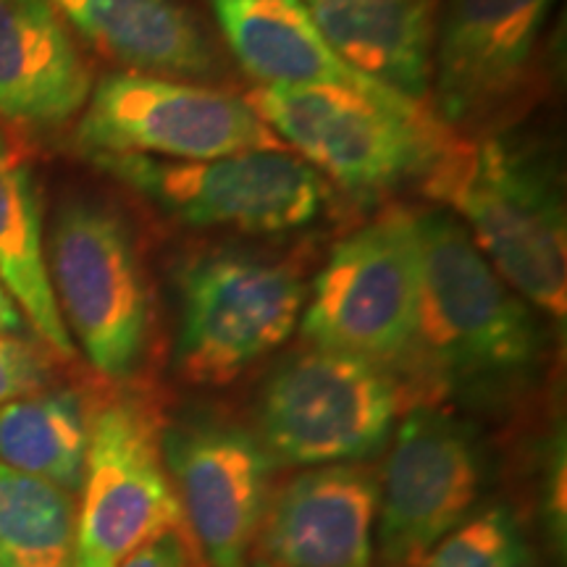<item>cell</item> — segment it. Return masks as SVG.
<instances>
[{"instance_id":"cell-1","label":"cell","mask_w":567,"mask_h":567,"mask_svg":"<svg viewBox=\"0 0 567 567\" xmlns=\"http://www.w3.org/2000/svg\"><path fill=\"white\" fill-rule=\"evenodd\" d=\"M421 313L410 358L450 392H499L538 368L544 337L528 305L494 271L450 210L415 216Z\"/></svg>"},{"instance_id":"cell-2","label":"cell","mask_w":567,"mask_h":567,"mask_svg":"<svg viewBox=\"0 0 567 567\" xmlns=\"http://www.w3.org/2000/svg\"><path fill=\"white\" fill-rule=\"evenodd\" d=\"M429 193L452 208L471 239L528 305L563 323L567 313V218L557 176L509 140L446 147Z\"/></svg>"},{"instance_id":"cell-3","label":"cell","mask_w":567,"mask_h":567,"mask_svg":"<svg viewBox=\"0 0 567 567\" xmlns=\"http://www.w3.org/2000/svg\"><path fill=\"white\" fill-rule=\"evenodd\" d=\"M421 281L415 213L389 210L331 250L305 300L302 337L375 365L405 363L417 331Z\"/></svg>"},{"instance_id":"cell-4","label":"cell","mask_w":567,"mask_h":567,"mask_svg":"<svg viewBox=\"0 0 567 567\" xmlns=\"http://www.w3.org/2000/svg\"><path fill=\"white\" fill-rule=\"evenodd\" d=\"M48 279L71 342L97 373L130 379L151 337V297L130 226L95 200H71L45 239Z\"/></svg>"},{"instance_id":"cell-5","label":"cell","mask_w":567,"mask_h":567,"mask_svg":"<svg viewBox=\"0 0 567 567\" xmlns=\"http://www.w3.org/2000/svg\"><path fill=\"white\" fill-rule=\"evenodd\" d=\"M402 389L384 365L310 347L260 394L258 439L274 465L363 463L394 434Z\"/></svg>"},{"instance_id":"cell-6","label":"cell","mask_w":567,"mask_h":567,"mask_svg":"<svg viewBox=\"0 0 567 567\" xmlns=\"http://www.w3.org/2000/svg\"><path fill=\"white\" fill-rule=\"evenodd\" d=\"M90 161L166 216L195 229L287 234L313 224L329 200L323 176L284 147L210 161L145 155H90Z\"/></svg>"},{"instance_id":"cell-7","label":"cell","mask_w":567,"mask_h":567,"mask_svg":"<svg viewBox=\"0 0 567 567\" xmlns=\"http://www.w3.org/2000/svg\"><path fill=\"white\" fill-rule=\"evenodd\" d=\"M308 287L292 266L218 250L179 276L176 368L197 386H224L287 342L300 326Z\"/></svg>"},{"instance_id":"cell-8","label":"cell","mask_w":567,"mask_h":567,"mask_svg":"<svg viewBox=\"0 0 567 567\" xmlns=\"http://www.w3.org/2000/svg\"><path fill=\"white\" fill-rule=\"evenodd\" d=\"M247 103L321 176L350 193H381L429 174L444 126L334 87H258Z\"/></svg>"},{"instance_id":"cell-9","label":"cell","mask_w":567,"mask_h":567,"mask_svg":"<svg viewBox=\"0 0 567 567\" xmlns=\"http://www.w3.org/2000/svg\"><path fill=\"white\" fill-rule=\"evenodd\" d=\"M90 155L210 161L234 153L281 151V140L247 101L197 82L118 71L92 84L76 124Z\"/></svg>"},{"instance_id":"cell-10","label":"cell","mask_w":567,"mask_h":567,"mask_svg":"<svg viewBox=\"0 0 567 567\" xmlns=\"http://www.w3.org/2000/svg\"><path fill=\"white\" fill-rule=\"evenodd\" d=\"M486 478L476 434L450 410L410 408L394 425L379 478V551L386 567L425 557L473 515Z\"/></svg>"},{"instance_id":"cell-11","label":"cell","mask_w":567,"mask_h":567,"mask_svg":"<svg viewBox=\"0 0 567 567\" xmlns=\"http://www.w3.org/2000/svg\"><path fill=\"white\" fill-rule=\"evenodd\" d=\"M76 494L74 567H118L153 538L184 526L158 423L140 402H113L92 417Z\"/></svg>"},{"instance_id":"cell-12","label":"cell","mask_w":567,"mask_h":567,"mask_svg":"<svg viewBox=\"0 0 567 567\" xmlns=\"http://www.w3.org/2000/svg\"><path fill=\"white\" fill-rule=\"evenodd\" d=\"M161 452L205 563L247 567L276 467L260 439L221 417H189L163 431Z\"/></svg>"},{"instance_id":"cell-13","label":"cell","mask_w":567,"mask_h":567,"mask_svg":"<svg viewBox=\"0 0 567 567\" xmlns=\"http://www.w3.org/2000/svg\"><path fill=\"white\" fill-rule=\"evenodd\" d=\"M557 0H446L439 11L431 87L434 118L473 130L515 103Z\"/></svg>"},{"instance_id":"cell-14","label":"cell","mask_w":567,"mask_h":567,"mask_svg":"<svg viewBox=\"0 0 567 567\" xmlns=\"http://www.w3.org/2000/svg\"><path fill=\"white\" fill-rule=\"evenodd\" d=\"M375 515L371 467H305L271 492L255 547L268 567H371Z\"/></svg>"},{"instance_id":"cell-15","label":"cell","mask_w":567,"mask_h":567,"mask_svg":"<svg viewBox=\"0 0 567 567\" xmlns=\"http://www.w3.org/2000/svg\"><path fill=\"white\" fill-rule=\"evenodd\" d=\"M221 34L260 87H334L384 103L389 109L436 122L423 103L347 66L318 32L302 0H208ZM439 124V122H436Z\"/></svg>"},{"instance_id":"cell-16","label":"cell","mask_w":567,"mask_h":567,"mask_svg":"<svg viewBox=\"0 0 567 567\" xmlns=\"http://www.w3.org/2000/svg\"><path fill=\"white\" fill-rule=\"evenodd\" d=\"M92 76L48 0H0V118L30 132L61 130L90 101Z\"/></svg>"},{"instance_id":"cell-17","label":"cell","mask_w":567,"mask_h":567,"mask_svg":"<svg viewBox=\"0 0 567 567\" xmlns=\"http://www.w3.org/2000/svg\"><path fill=\"white\" fill-rule=\"evenodd\" d=\"M63 24L132 74L216 80L218 48L184 0H48Z\"/></svg>"},{"instance_id":"cell-18","label":"cell","mask_w":567,"mask_h":567,"mask_svg":"<svg viewBox=\"0 0 567 567\" xmlns=\"http://www.w3.org/2000/svg\"><path fill=\"white\" fill-rule=\"evenodd\" d=\"M347 66L423 103L431 87L439 0H302Z\"/></svg>"},{"instance_id":"cell-19","label":"cell","mask_w":567,"mask_h":567,"mask_svg":"<svg viewBox=\"0 0 567 567\" xmlns=\"http://www.w3.org/2000/svg\"><path fill=\"white\" fill-rule=\"evenodd\" d=\"M0 281L40 342L71 358L74 342L48 279L38 184L30 166L6 142H0Z\"/></svg>"},{"instance_id":"cell-20","label":"cell","mask_w":567,"mask_h":567,"mask_svg":"<svg viewBox=\"0 0 567 567\" xmlns=\"http://www.w3.org/2000/svg\"><path fill=\"white\" fill-rule=\"evenodd\" d=\"M92 421L71 389H40L0 405V465L76 494Z\"/></svg>"},{"instance_id":"cell-21","label":"cell","mask_w":567,"mask_h":567,"mask_svg":"<svg viewBox=\"0 0 567 567\" xmlns=\"http://www.w3.org/2000/svg\"><path fill=\"white\" fill-rule=\"evenodd\" d=\"M74 494L0 465V567H74Z\"/></svg>"},{"instance_id":"cell-22","label":"cell","mask_w":567,"mask_h":567,"mask_svg":"<svg viewBox=\"0 0 567 567\" xmlns=\"http://www.w3.org/2000/svg\"><path fill=\"white\" fill-rule=\"evenodd\" d=\"M423 567H534V559L515 515L488 507L439 542Z\"/></svg>"},{"instance_id":"cell-23","label":"cell","mask_w":567,"mask_h":567,"mask_svg":"<svg viewBox=\"0 0 567 567\" xmlns=\"http://www.w3.org/2000/svg\"><path fill=\"white\" fill-rule=\"evenodd\" d=\"M51 381V365L38 347L21 337H0V405L34 394Z\"/></svg>"},{"instance_id":"cell-24","label":"cell","mask_w":567,"mask_h":567,"mask_svg":"<svg viewBox=\"0 0 567 567\" xmlns=\"http://www.w3.org/2000/svg\"><path fill=\"white\" fill-rule=\"evenodd\" d=\"M118 567H193L184 528L168 530V534L153 538L151 544L140 547Z\"/></svg>"},{"instance_id":"cell-25","label":"cell","mask_w":567,"mask_h":567,"mask_svg":"<svg viewBox=\"0 0 567 567\" xmlns=\"http://www.w3.org/2000/svg\"><path fill=\"white\" fill-rule=\"evenodd\" d=\"M547 526L551 542L557 544L559 551L565 549V446L563 439L551 450L549 467H547Z\"/></svg>"},{"instance_id":"cell-26","label":"cell","mask_w":567,"mask_h":567,"mask_svg":"<svg viewBox=\"0 0 567 567\" xmlns=\"http://www.w3.org/2000/svg\"><path fill=\"white\" fill-rule=\"evenodd\" d=\"M24 329H30V326H27L24 316H21L17 302L9 295V289L0 281V337H21Z\"/></svg>"},{"instance_id":"cell-27","label":"cell","mask_w":567,"mask_h":567,"mask_svg":"<svg viewBox=\"0 0 567 567\" xmlns=\"http://www.w3.org/2000/svg\"><path fill=\"white\" fill-rule=\"evenodd\" d=\"M250 567H268V565H266V563H260V559H258V563H252Z\"/></svg>"}]
</instances>
